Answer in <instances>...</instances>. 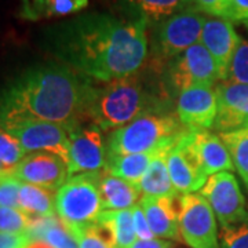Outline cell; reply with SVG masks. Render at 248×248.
<instances>
[{"instance_id": "cell-25", "label": "cell", "mask_w": 248, "mask_h": 248, "mask_svg": "<svg viewBox=\"0 0 248 248\" xmlns=\"http://www.w3.org/2000/svg\"><path fill=\"white\" fill-rule=\"evenodd\" d=\"M57 192L42 186L24 184L19 189V210L31 217H54Z\"/></svg>"}, {"instance_id": "cell-20", "label": "cell", "mask_w": 248, "mask_h": 248, "mask_svg": "<svg viewBox=\"0 0 248 248\" xmlns=\"http://www.w3.org/2000/svg\"><path fill=\"white\" fill-rule=\"evenodd\" d=\"M195 142L207 177L234 170L231 153L221 137L208 130H195Z\"/></svg>"}, {"instance_id": "cell-4", "label": "cell", "mask_w": 248, "mask_h": 248, "mask_svg": "<svg viewBox=\"0 0 248 248\" xmlns=\"http://www.w3.org/2000/svg\"><path fill=\"white\" fill-rule=\"evenodd\" d=\"M189 131L171 113L143 115L124 127L113 130L107 140L108 155H128L156 151L172 145Z\"/></svg>"}, {"instance_id": "cell-24", "label": "cell", "mask_w": 248, "mask_h": 248, "mask_svg": "<svg viewBox=\"0 0 248 248\" xmlns=\"http://www.w3.org/2000/svg\"><path fill=\"white\" fill-rule=\"evenodd\" d=\"M156 151L146 153H128V155H108L105 170L116 177L138 185L143 174L155 157Z\"/></svg>"}, {"instance_id": "cell-31", "label": "cell", "mask_w": 248, "mask_h": 248, "mask_svg": "<svg viewBox=\"0 0 248 248\" xmlns=\"http://www.w3.org/2000/svg\"><path fill=\"white\" fill-rule=\"evenodd\" d=\"M22 182L13 175V172H4L0 175V207L19 208V189Z\"/></svg>"}, {"instance_id": "cell-9", "label": "cell", "mask_w": 248, "mask_h": 248, "mask_svg": "<svg viewBox=\"0 0 248 248\" xmlns=\"http://www.w3.org/2000/svg\"><path fill=\"white\" fill-rule=\"evenodd\" d=\"M167 83L178 93L196 86H210L221 80L218 66L213 55L202 43L192 46L167 62L166 69Z\"/></svg>"}, {"instance_id": "cell-12", "label": "cell", "mask_w": 248, "mask_h": 248, "mask_svg": "<svg viewBox=\"0 0 248 248\" xmlns=\"http://www.w3.org/2000/svg\"><path fill=\"white\" fill-rule=\"evenodd\" d=\"M167 166L172 185L178 193L189 195L203 187L208 177L196 148L195 130L184 134L170 149Z\"/></svg>"}, {"instance_id": "cell-23", "label": "cell", "mask_w": 248, "mask_h": 248, "mask_svg": "<svg viewBox=\"0 0 248 248\" xmlns=\"http://www.w3.org/2000/svg\"><path fill=\"white\" fill-rule=\"evenodd\" d=\"M27 234L31 240H42L53 248H79L69 226L58 215L32 217Z\"/></svg>"}, {"instance_id": "cell-28", "label": "cell", "mask_w": 248, "mask_h": 248, "mask_svg": "<svg viewBox=\"0 0 248 248\" xmlns=\"http://www.w3.org/2000/svg\"><path fill=\"white\" fill-rule=\"evenodd\" d=\"M21 143L0 125V163L6 171L13 172V170L19 164V161L27 156Z\"/></svg>"}, {"instance_id": "cell-39", "label": "cell", "mask_w": 248, "mask_h": 248, "mask_svg": "<svg viewBox=\"0 0 248 248\" xmlns=\"http://www.w3.org/2000/svg\"><path fill=\"white\" fill-rule=\"evenodd\" d=\"M25 248H53V247H50L47 243L42 241V240H31Z\"/></svg>"}, {"instance_id": "cell-40", "label": "cell", "mask_w": 248, "mask_h": 248, "mask_svg": "<svg viewBox=\"0 0 248 248\" xmlns=\"http://www.w3.org/2000/svg\"><path fill=\"white\" fill-rule=\"evenodd\" d=\"M4 172H9V171H6V169L3 167V164L0 163V175H1V174H4Z\"/></svg>"}, {"instance_id": "cell-1", "label": "cell", "mask_w": 248, "mask_h": 248, "mask_svg": "<svg viewBox=\"0 0 248 248\" xmlns=\"http://www.w3.org/2000/svg\"><path fill=\"white\" fill-rule=\"evenodd\" d=\"M148 27L141 18L87 13L50 28L46 45L58 62L108 83L140 72L148 57Z\"/></svg>"}, {"instance_id": "cell-13", "label": "cell", "mask_w": 248, "mask_h": 248, "mask_svg": "<svg viewBox=\"0 0 248 248\" xmlns=\"http://www.w3.org/2000/svg\"><path fill=\"white\" fill-rule=\"evenodd\" d=\"M218 102L215 133L228 134L248 128V84L223 80L215 87Z\"/></svg>"}, {"instance_id": "cell-14", "label": "cell", "mask_w": 248, "mask_h": 248, "mask_svg": "<svg viewBox=\"0 0 248 248\" xmlns=\"http://www.w3.org/2000/svg\"><path fill=\"white\" fill-rule=\"evenodd\" d=\"M13 175L24 184L42 186L46 189L58 190L71 177L66 161L53 153L35 152L28 153L19 161Z\"/></svg>"}, {"instance_id": "cell-42", "label": "cell", "mask_w": 248, "mask_h": 248, "mask_svg": "<svg viewBox=\"0 0 248 248\" xmlns=\"http://www.w3.org/2000/svg\"><path fill=\"white\" fill-rule=\"evenodd\" d=\"M172 248H174V247H172Z\"/></svg>"}, {"instance_id": "cell-36", "label": "cell", "mask_w": 248, "mask_h": 248, "mask_svg": "<svg viewBox=\"0 0 248 248\" xmlns=\"http://www.w3.org/2000/svg\"><path fill=\"white\" fill-rule=\"evenodd\" d=\"M228 4H229V0H193V7L197 11L211 14L218 18L222 17Z\"/></svg>"}, {"instance_id": "cell-2", "label": "cell", "mask_w": 248, "mask_h": 248, "mask_svg": "<svg viewBox=\"0 0 248 248\" xmlns=\"http://www.w3.org/2000/svg\"><path fill=\"white\" fill-rule=\"evenodd\" d=\"M91 81L61 62L32 66L0 91V122L43 120L71 127L86 119Z\"/></svg>"}, {"instance_id": "cell-3", "label": "cell", "mask_w": 248, "mask_h": 248, "mask_svg": "<svg viewBox=\"0 0 248 248\" xmlns=\"http://www.w3.org/2000/svg\"><path fill=\"white\" fill-rule=\"evenodd\" d=\"M167 108L169 101L146 86L140 73H135L102 86L91 84L86 119L102 131H109L143 115L167 113Z\"/></svg>"}, {"instance_id": "cell-11", "label": "cell", "mask_w": 248, "mask_h": 248, "mask_svg": "<svg viewBox=\"0 0 248 248\" xmlns=\"http://www.w3.org/2000/svg\"><path fill=\"white\" fill-rule=\"evenodd\" d=\"M107 157V143L99 127L90 120H83L69 127L68 167L71 177L105 170Z\"/></svg>"}, {"instance_id": "cell-41", "label": "cell", "mask_w": 248, "mask_h": 248, "mask_svg": "<svg viewBox=\"0 0 248 248\" xmlns=\"http://www.w3.org/2000/svg\"><path fill=\"white\" fill-rule=\"evenodd\" d=\"M243 24H244V27H246L248 29V18H247V19H246V21H243Z\"/></svg>"}, {"instance_id": "cell-30", "label": "cell", "mask_w": 248, "mask_h": 248, "mask_svg": "<svg viewBox=\"0 0 248 248\" xmlns=\"http://www.w3.org/2000/svg\"><path fill=\"white\" fill-rule=\"evenodd\" d=\"M226 80L248 84V40H240L233 54Z\"/></svg>"}, {"instance_id": "cell-32", "label": "cell", "mask_w": 248, "mask_h": 248, "mask_svg": "<svg viewBox=\"0 0 248 248\" xmlns=\"http://www.w3.org/2000/svg\"><path fill=\"white\" fill-rule=\"evenodd\" d=\"M219 248H248V221L222 229Z\"/></svg>"}, {"instance_id": "cell-6", "label": "cell", "mask_w": 248, "mask_h": 248, "mask_svg": "<svg viewBox=\"0 0 248 248\" xmlns=\"http://www.w3.org/2000/svg\"><path fill=\"white\" fill-rule=\"evenodd\" d=\"M205 19L195 7L182 10L157 24L152 39V53L159 62H169L200 43Z\"/></svg>"}, {"instance_id": "cell-22", "label": "cell", "mask_w": 248, "mask_h": 248, "mask_svg": "<svg viewBox=\"0 0 248 248\" xmlns=\"http://www.w3.org/2000/svg\"><path fill=\"white\" fill-rule=\"evenodd\" d=\"M133 17L141 18L148 25L159 24L182 10L193 7V0H119Z\"/></svg>"}, {"instance_id": "cell-34", "label": "cell", "mask_w": 248, "mask_h": 248, "mask_svg": "<svg viewBox=\"0 0 248 248\" xmlns=\"http://www.w3.org/2000/svg\"><path fill=\"white\" fill-rule=\"evenodd\" d=\"M131 213H133L134 229H135L138 240L155 239V234L152 232L151 226H149V222L146 219V215L143 213L141 205L140 204H135L133 208H131Z\"/></svg>"}, {"instance_id": "cell-19", "label": "cell", "mask_w": 248, "mask_h": 248, "mask_svg": "<svg viewBox=\"0 0 248 248\" xmlns=\"http://www.w3.org/2000/svg\"><path fill=\"white\" fill-rule=\"evenodd\" d=\"M172 145H166L157 149L155 157L152 159L149 167L146 172L141 178L138 189L141 190L142 196L148 197H172V196L181 195L175 190L172 185V181L170 177L169 166H167V156H169L170 149L174 146Z\"/></svg>"}, {"instance_id": "cell-38", "label": "cell", "mask_w": 248, "mask_h": 248, "mask_svg": "<svg viewBox=\"0 0 248 248\" xmlns=\"http://www.w3.org/2000/svg\"><path fill=\"white\" fill-rule=\"evenodd\" d=\"M130 248H172V244L167 240L161 239L135 240Z\"/></svg>"}, {"instance_id": "cell-5", "label": "cell", "mask_w": 248, "mask_h": 248, "mask_svg": "<svg viewBox=\"0 0 248 248\" xmlns=\"http://www.w3.org/2000/svg\"><path fill=\"white\" fill-rule=\"evenodd\" d=\"M98 175L99 171L72 175L57 190V215L69 228L89 225L104 213Z\"/></svg>"}, {"instance_id": "cell-21", "label": "cell", "mask_w": 248, "mask_h": 248, "mask_svg": "<svg viewBox=\"0 0 248 248\" xmlns=\"http://www.w3.org/2000/svg\"><path fill=\"white\" fill-rule=\"evenodd\" d=\"M18 16L27 21L68 17L89 6V0H18Z\"/></svg>"}, {"instance_id": "cell-7", "label": "cell", "mask_w": 248, "mask_h": 248, "mask_svg": "<svg viewBox=\"0 0 248 248\" xmlns=\"http://www.w3.org/2000/svg\"><path fill=\"white\" fill-rule=\"evenodd\" d=\"M0 125L17 140L27 153L47 152L69 160V127L43 120H7Z\"/></svg>"}, {"instance_id": "cell-29", "label": "cell", "mask_w": 248, "mask_h": 248, "mask_svg": "<svg viewBox=\"0 0 248 248\" xmlns=\"http://www.w3.org/2000/svg\"><path fill=\"white\" fill-rule=\"evenodd\" d=\"M32 223V217L19 208L0 207V232L27 233Z\"/></svg>"}, {"instance_id": "cell-37", "label": "cell", "mask_w": 248, "mask_h": 248, "mask_svg": "<svg viewBox=\"0 0 248 248\" xmlns=\"http://www.w3.org/2000/svg\"><path fill=\"white\" fill-rule=\"evenodd\" d=\"M29 241L27 233L0 232V248H25Z\"/></svg>"}, {"instance_id": "cell-17", "label": "cell", "mask_w": 248, "mask_h": 248, "mask_svg": "<svg viewBox=\"0 0 248 248\" xmlns=\"http://www.w3.org/2000/svg\"><path fill=\"white\" fill-rule=\"evenodd\" d=\"M182 196L172 197H148L142 196L141 203L146 219L149 222L155 236L163 239L178 240L179 233V215H181Z\"/></svg>"}, {"instance_id": "cell-18", "label": "cell", "mask_w": 248, "mask_h": 248, "mask_svg": "<svg viewBox=\"0 0 248 248\" xmlns=\"http://www.w3.org/2000/svg\"><path fill=\"white\" fill-rule=\"evenodd\" d=\"M98 186L102 199L104 211L130 210L141 197V190L131 182L116 177L107 170L99 171Z\"/></svg>"}, {"instance_id": "cell-26", "label": "cell", "mask_w": 248, "mask_h": 248, "mask_svg": "<svg viewBox=\"0 0 248 248\" xmlns=\"http://www.w3.org/2000/svg\"><path fill=\"white\" fill-rule=\"evenodd\" d=\"M221 140L231 153L234 169L243 178L248 190V128L234 133L219 134Z\"/></svg>"}, {"instance_id": "cell-10", "label": "cell", "mask_w": 248, "mask_h": 248, "mask_svg": "<svg viewBox=\"0 0 248 248\" xmlns=\"http://www.w3.org/2000/svg\"><path fill=\"white\" fill-rule=\"evenodd\" d=\"M181 203V239L190 248H219L217 217L208 202L200 193H189Z\"/></svg>"}, {"instance_id": "cell-35", "label": "cell", "mask_w": 248, "mask_h": 248, "mask_svg": "<svg viewBox=\"0 0 248 248\" xmlns=\"http://www.w3.org/2000/svg\"><path fill=\"white\" fill-rule=\"evenodd\" d=\"M233 22H243L248 18V0H229L222 17Z\"/></svg>"}, {"instance_id": "cell-16", "label": "cell", "mask_w": 248, "mask_h": 248, "mask_svg": "<svg viewBox=\"0 0 248 248\" xmlns=\"http://www.w3.org/2000/svg\"><path fill=\"white\" fill-rule=\"evenodd\" d=\"M240 36L236 33L231 21L223 18H207L202 32L200 43L213 55L218 66L221 80H226L233 54L240 43Z\"/></svg>"}, {"instance_id": "cell-8", "label": "cell", "mask_w": 248, "mask_h": 248, "mask_svg": "<svg viewBox=\"0 0 248 248\" xmlns=\"http://www.w3.org/2000/svg\"><path fill=\"white\" fill-rule=\"evenodd\" d=\"M200 195L211 205L222 229L248 221V207L239 182L229 171L208 177Z\"/></svg>"}, {"instance_id": "cell-27", "label": "cell", "mask_w": 248, "mask_h": 248, "mask_svg": "<svg viewBox=\"0 0 248 248\" xmlns=\"http://www.w3.org/2000/svg\"><path fill=\"white\" fill-rule=\"evenodd\" d=\"M101 217L113 225L117 248H130L131 244H134V241L138 240L135 229H134L131 208L120 210V211H104L101 214Z\"/></svg>"}, {"instance_id": "cell-15", "label": "cell", "mask_w": 248, "mask_h": 248, "mask_svg": "<svg viewBox=\"0 0 248 248\" xmlns=\"http://www.w3.org/2000/svg\"><path fill=\"white\" fill-rule=\"evenodd\" d=\"M218 102L215 90L210 86H196L178 94L177 116L189 130L213 128Z\"/></svg>"}, {"instance_id": "cell-33", "label": "cell", "mask_w": 248, "mask_h": 248, "mask_svg": "<svg viewBox=\"0 0 248 248\" xmlns=\"http://www.w3.org/2000/svg\"><path fill=\"white\" fill-rule=\"evenodd\" d=\"M78 241L79 248H110L107 243L98 236L93 229V225H83L76 228H69Z\"/></svg>"}]
</instances>
